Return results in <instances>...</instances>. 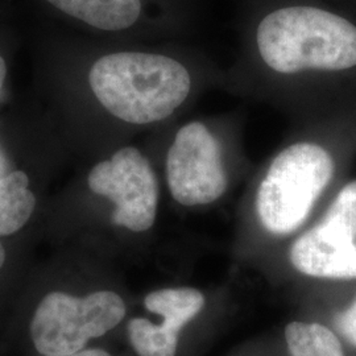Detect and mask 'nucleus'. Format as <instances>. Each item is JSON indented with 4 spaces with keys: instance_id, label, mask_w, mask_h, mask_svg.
<instances>
[{
    "instance_id": "nucleus-1",
    "label": "nucleus",
    "mask_w": 356,
    "mask_h": 356,
    "mask_svg": "<svg viewBox=\"0 0 356 356\" xmlns=\"http://www.w3.org/2000/svg\"><path fill=\"white\" fill-rule=\"evenodd\" d=\"M90 88L103 107L132 124L164 120L191 92L189 72L176 60L151 53L120 51L92 65Z\"/></svg>"
},
{
    "instance_id": "nucleus-2",
    "label": "nucleus",
    "mask_w": 356,
    "mask_h": 356,
    "mask_svg": "<svg viewBox=\"0 0 356 356\" xmlns=\"http://www.w3.org/2000/svg\"><path fill=\"white\" fill-rule=\"evenodd\" d=\"M256 41L263 61L282 74L356 66V26L316 7H286L269 13L259 24Z\"/></svg>"
},
{
    "instance_id": "nucleus-3",
    "label": "nucleus",
    "mask_w": 356,
    "mask_h": 356,
    "mask_svg": "<svg viewBox=\"0 0 356 356\" xmlns=\"http://www.w3.org/2000/svg\"><path fill=\"white\" fill-rule=\"evenodd\" d=\"M334 160L325 148L297 143L272 161L260 184L256 210L261 225L272 234L286 235L310 214L334 175Z\"/></svg>"
},
{
    "instance_id": "nucleus-4",
    "label": "nucleus",
    "mask_w": 356,
    "mask_h": 356,
    "mask_svg": "<svg viewBox=\"0 0 356 356\" xmlns=\"http://www.w3.org/2000/svg\"><path fill=\"white\" fill-rule=\"evenodd\" d=\"M126 316V304L115 292L86 297L47 294L33 314L31 338L40 354L66 355L83 350L90 339L113 330Z\"/></svg>"
},
{
    "instance_id": "nucleus-5",
    "label": "nucleus",
    "mask_w": 356,
    "mask_h": 356,
    "mask_svg": "<svg viewBox=\"0 0 356 356\" xmlns=\"http://www.w3.org/2000/svg\"><path fill=\"white\" fill-rule=\"evenodd\" d=\"M356 181L337 195L322 222L300 236L291 261L301 273L323 279H356Z\"/></svg>"
},
{
    "instance_id": "nucleus-6",
    "label": "nucleus",
    "mask_w": 356,
    "mask_h": 356,
    "mask_svg": "<svg viewBox=\"0 0 356 356\" xmlns=\"http://www.w3.org/2000/svg\"><path fill=\"white\" fill-rule=\"evenodd\" d=\"M91 191L115 204L113 223L143 232L156 220L159 184L145 156L134 147H124L90 172Z\"/></svg>"
},
{
    "instance_id": "nucleus-7",
    "label": "nucleus",
    "mask_w": 356,
    "mask_h": 356,
    "mask_svg": "<svg viewBox=\"0 0 356 356\" xmlns=\"http://www.w3.org/2000/svg\"><path fill=\"white\" fill-rule=\"evenodd\" d=\"M166 179L173 198L184 206L211 204L227 189L222 148L200 122L181 128L166 156Z\"/></svg>"
},
{
    "instance_id": "nucleus-8",
    "label": "nucleus",
    "mask_w": 356,
    "mask_h": 356,
    "mask_svg": "<svg viewBox=\"0 0 356 356\" xmlns=\"http://www.w3.org/2000/svg\"><path fill=\"white\" fill-rule=\"evenodd\" d=\"M144 305L164 322L154 325L145 318L131 319L128 335L134 350L139 356H176L178 334L204 309V297L193 288H169L149 293Z\"/></svg>"
},
{
    "instance_id": "nucleus-9",
    "label": "nucleus",
    "mask_w": 356,
    "mask_h": 356,
    "mask_svg": "<svg viewBox=\"0 0 356 356\" xmlns=\"http://www.w3.org/2000/svg\"><path fill=\"white\" fill-rule=\"evenodd\" d=\"M60 11L103 31L134 26L141 13L140 0H47Z\"/></svg>"
},
{
    "instance_id": "nucleus-10",
    "label": "nucleus",
    "mask_w": 356,
    "mask_h": 356,
    "mask_svg": "<svg viewBox=\"0 0 356 356\" xmlns=\"http://www.w3.org/2000/svg\"><path fill=\"white\" fill-rule=\"evenodd\" d=\"M36 206V197L29 191V178L16 170L0 176V236H8L23 229Z\"/></svg>"
},
{
    "instance_id": "nucleus-11",
    "label": "nucleus",
    "mask_w": 356,
    "mask_h": 356,
    "mask_svg": "<svg viewBox=\"0 0 356 356\" xmlns=\"http://www.w3.org/2000/svg\"><path fill=\"white\" fill-rule=\"evenodd\" d=\"M285 338L292 356H344L337 335L319 323L292 322Z\"/></svg>"
},
{
    "instance_id": "nucleus-12",
    "label": "nucleus",
    "mask_w": 356,
    "mask_h": 356,
    "mask_svg": "<svg viewBox=\"0 0 356 356\" xmlns=\"http://www.w3.org/2000/svg\"><path fill=\"white\" fill-rule=\"evenodd\" d=\"M335 323L344 338L356 347V298L353 305L337 317Z\"/></svg>"
},
{
    "instance_id": "nucleus-13",
    "label": "nucleus",
    "mask_w": 356,
    "mask_h": 356,
    "mask_svg": "<svg viewBox=\"0 0 356 356\" xmlns=\"http://www.w3.org/2000/svg\"><path fill=\"white\" fill-rule=\"evenodd\" d=\"M51 356H111L108 353L99 350V348H90V350H81L73 354H66V355H51Z\"/></svg>"
},
{
    "instance_id": "nucleus-14",
    "label": "nucleus",
    "mask_w": 356,
    "mask_h": 356,
    "mask_svg": "<svg viewBox=\"0 0 356 356\" xmlns=\"http://www.w3.org/2000/svg\"><path fill=\"white\" fill-rule=\"evenodd\" d=\"M6 76H7V66H6V63H4L3 57L0 56V88H1L3 83H4Z\"/></svg>"
},
{
    "instance_id": "nucleus-15",
    "label": "nucleus",
    "mask_w": 356,
    "mask_h": 356,
    "mask_svg": "<svg viewBox=\"0 0 356 356\" xmlns=\"http://www.w3.org/2000/svg\"><path fill=\"white\" fill-rule=\"evenodd\" d=\"M4 260H6V251H4L3 244L0 243V269H1L3 264H4Z\"/></svg>"
}]
</instances>
